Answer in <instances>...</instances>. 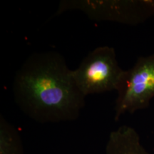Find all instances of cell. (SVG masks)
I'll use <instances>...</instances> for the list:
<instances>
[{
	"instance_id": "2",
	"label": "cell",
	"mask_w": 154,
	"mask_h": 154,
	"mask_svg": "<svg viewBox=\"0 0 154 154\" xmlns=\"http://www.w3.org/2000/svg\"><path fill=\"white\" fill-rule=\"evenodd\" d=\"M79 11L95 22L138 25L154 17V0H61L56 15Z\"/></svg>"
},
{
	"instance_id": "4",
	"label": "cell",
	"mask_w": 154,
	"mask_h": 154,
	"mask_svg": "<svg viewBox=\"0 0 154 154\" xmlns=\"http://www.w3.org/2000/svg\"><path fill=\"white\" fill-rule=\"evenodd\" d=\"M115 102L114 120L149 107L154 98V54L140 57L125 73Z\"/></svg>"
},
{
	"instance_id": "1",
	"label": "cell",
	"mask_w": 154,
	"mask_h": 154,
	"mask_svg": "<svg viewBox=\"0 0 154 154\" xmlns=\"http://www.w3.org/2000/svg\"><path fill=\"white\" fill-rule=\"evenodd\" d=\"M12 92L19 109L40 124L75 121L85 106L72 70L54 51L29 56L14 75Z\"/></svg>"
},
{
	"instance_id": "5",
	"label": "cell",
	"mask_w": 154,
	"mask_h": 154,
	"mask_svg": "<svg viewBox=\"0 0 154 154\" xmlns=\"http://www.w3.org/2000/svg\"><path fill=\"white\" fill-rule=\"evenodd\" d=\"M105 151L106 154H151L136 129L126 125L110 133Z\"/></svg>"
},
{
	"instance_id": "6",
	"label": "cell",
	"mask_w": 154,
	"mask_h": 154,
	"mask_svg": "<svg viewBox=\"0 0 154 154\" xmlns=\"http://www.w3.org/2000/svg\"><path fill=\"white\" fill-rule=\"evenodd\" d=\"M0 154H24L20 134L2 115L0 116Z\"/></svg>"
},
{
	"instance_id": "3",
	"label": "cell",
	"mask_w": 154,
	"mask_h": 154,
	"mask_svg": "<svg viewBox=\"0 0 154 154\" xmlns=\"http://www.w3.org/2000/svg\"><path fill=\"white\" fill-rule=\"evenodd\" d=\"M124 73L115 49L108 46L92 50L72 70L77 87L85 96L117 91Z\"/></svg>"
}]
</instances>
